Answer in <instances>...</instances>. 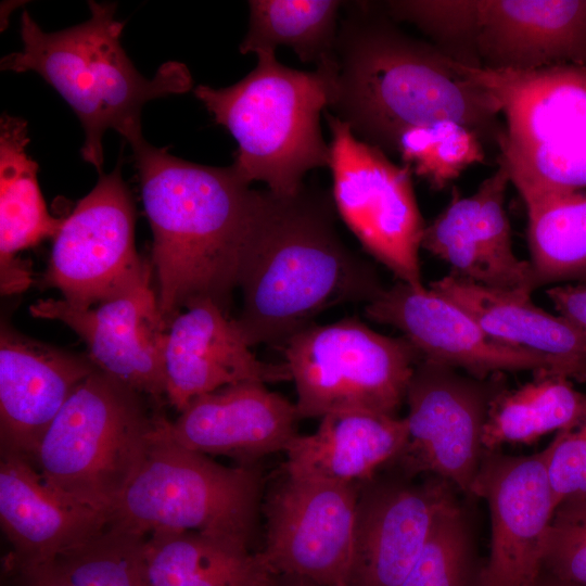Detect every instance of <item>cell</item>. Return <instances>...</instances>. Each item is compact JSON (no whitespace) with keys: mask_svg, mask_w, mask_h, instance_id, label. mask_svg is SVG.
<instances>
[{"mask_svg":"<svg viewBox=\"0 0 586 586\" xmlns=\"http://www.w3.org/2000/svg\"><path fill=\"white\" fill-rule=\"evenodd\" d=\"M27 124L0 118V286L3 295L31 283L30 269L18 253L54 238L63 219L52 217L40 191L38 165L26 152Z\"/></svg>","mask_w":586,"mask_h":586,"instance_id":"cell-26","label":"cell"},{"mask_svg":"<svg viewBox=\"0 0 586 586\" xmlns=\"http://www.w3.org/2000/svg\"><path fill=\"white\" fill-rule=\"evenodd\" d=\"M429 289L453 302L493 339L549 358L558 375L586 382V333L535 305L532 293L499 290L451 275Z\"/></svg>","mask_w":586,"mask_h":586,"instance_id":"cell-24","label":"cell"},{"mask_svg":"<svg viewBox=\"0 0 586 586\" xmlns=\"http://www.w3.org/2000/svg\"><path fill=\"white\" fill-rule=\"evenodd\" d=\"M164 365L165 398L178 412L193 398L228 385L291 380L285 362L258 359L233 318L211 301L199 302L171 320Z\"/></svg>","mask_w":586,"mask_h":586,"instance_id":"cell-21","label":"cell"},{"mask_svg":"<svg viewBox=\"0 0 586 586\" xmlns=\"http://www.w3.org/2000/svg\"><path fill=\"white\" fill-rule=\"evenodd\" d=\"M98 368L75 354L0 328V453L36 463L47 430L74 391Z\"/></svg>","mask_w":586,"mask_h":586,"instance_id":"cell-19","label":"cell"},{"mask_svg":"<svg viewBox=\"0 0 586 586\" xmlns=\"http://www.w3.org/2000/svg\"><path fill=\"white\" fill-rule=\"evenodd\" d=\"M29 313L69 327L86 343L87 354L100 371L164 404L167 326L151 280L95 308L48 298L30 305Z\"/></svg>","mask_w":586,"mask_h":586,"instance_id":"cell-17","label":"cell"},{"mask_svg":"<svg viewBox=\"0 0 586 586\" xmlns=\"http://www.w3.org/2000/svg\"><path fill=\"white\" fill-rule=\"evenodd\" d=\"M146 535L114 525L59 560L72 586H150Z\"/></svg>","mask_w":586,"mask_h":586,"instance_id":"cell-32","label":"cell"},{"mask_svg":"<svg viewBox=\"0 0 586 586\" xmlns=\"http://www.w3.org/2000/svg\"><path fill=\"white\" fill-rule=\"evenodd\" d=\"M330 109L359 140L397 154L409 128L457 122L499 146L498 101L429 41L413 38L372 2H353L340 23Z\"/></svg>","mask_w":586,"mask_h":586,"instance_id":"cell-1","label":"cell"},{"mask_svg":"<svg viewBox=\"0 0 586 586\" xmlns=\"http://www.w3.org/2000/svg\"><path fill=\"white\" fill-rule=\"evenodd\" d=\"M256 55V66L240 81L225 88L199 85L194 95L235 139L237 174L291 196L304 187L308 170L330 166L320 117L332 100L336 66L305 72L281 64L275 52Z\"/></svg>","mask_w":586,"mask_h":586,"instance_id":"cell-5","label":"cell"},{"mask_svg":"<svg viewBox=\"0 0 586 586\" xmlns=\"http://www.w3.org/2000/svg\"><path fill=\"white\" fill-rule=\"evenodd\" d=\"M359 487L283 471L262 504L266 535L259 551L271 571L346 586Z\"/></svg>","mask_w":586,"mask_h":586,"instance_id":"cell-13","label":"cell"},{"mask_svg":"<svg viewBox=\"0 0 586 586\" xmlns=\"http://www.w3.org/2000/svg\"><path fill=\"white\" fill-rule=\"evenodd\" d=\"M296 405L266 384L243 382L193 398L168 421L167 432L179 445L207 456H228L240 464H256L285 451L298 434Z\"/></svg>","mask_w":586,"mask_h":586,"instance_id":"cell-20","label":"cell"},{"mask_svg":"<svg viewBox=\"0 0 586 586\" xmlns=\"http://www.w3.org/2000/svg\"><path fill=\"white\" fill-rule=\"evenodd\" d=\"M586 416V394L572 380L537 374L517 390L501 391L492 402L483 430L485 450L528 445L542 436L578 425Z\"/></svg>","mask_w":586,"mask_h":586,"instance_id":"cell-29","label":"cell"},{"mask_svg":"<svg viewBox=\"0 0 586 586\" xmlns=\"http://www.w3.org/2000/svg\"><path fill=\"white\" fill-rule=\"evenodd\" d=\"M483 144L468 127L444 119L407 129L397 154L432 189L441 190L466 168L484 161Z\"/></svg>","mask_w":586,"mask_h":586,"instance_id":"cell-33","label":"cell"},{"mask_svg":"<svg viewBox=\"0 0 586 586\" xmlns=\"http://www.w3.org/2000/svg\"><path fill=\"white\" fill-rule=\"evenodd\" d=\"M543 570L586 586V497L561 501L547 533Z\"/></svg>","mask_w":586,"mask_h":586,"instance_id":"cell-35","label":"cell"},{"mask_svg":"<svg viewBox=\"0 0 586 586\" xmlns=\"http://www.w3.org/2000/svg\"><path fill=\"white\" fill-rule=\"evenodd\" d=\"M483 565L468 509L457 500L436 517L400 586H481Z\"/></svg>","mask_w":586,"mask_h":586,"instance_id":"cell-31","label":"cell"},{"mask_svg":"<svg viewBox=\"0 0 586 586\" xmlns=\"http://www.w3.org/2000/svg\"><path fill=\"white\" fill-rule=\"evenodd\" d=\"M90 17L47 33L27 11L21 17L22 49L1 59L2 71L35 72L52 86L84 129L81 156L103 174L102 138L114 129L129 144L143 138L141 111L151 100L186 93L193 80L180 62L162 64L152 79L141 75L120 43L125 24L116 4L89 1Z\"/></svg>","mask_w":586,"mask_h":586,"instance_id":"cell-4","label":"cell"},{"mask_svg":"<svg viewBox=\"0 0 586 586\" xmlns=\"http://www.w3.org/2000/svg\"><path fill=\"white\" fill-rule=\"evenodd\" d=\"M152 235L160 314L167 326L202 301L226 315L239 288L262 190L229 167L171 155L144 138L130 144Z\"/></svg>","mask_w":586,"mask_h":586,"instance_id":"cell-2","label":"cell"},{"mask_svg":"<svg viewBox=\"0 0 586 586\" xmlns=\"http://www.w3.org/2000/svg\"><path fill=\"white\" fill-rule=\"evenodd\" d=\"M335 214L330 195L305 184L291 196L262 190L233 318L249 346L282 347L322 311L383 291L375 268L341 239Z\"/></svg>","mask_w":586,"mask_h":586,"instance_id":"cell-3","label":"cell"},{"mask_svg":"<svg viewBox=\"0 0 586 586\" xmlns=\"http://www.w3.org/2000/svg\"><path fill=\"white\" fill-rule=\"evenodd\" d=\"M162 408L97 369L47 430L35 467L47 484L110 518L145 460Z\"/></svg>","mask_w":586,"mask_h":586,"instance_id":"cell-6","label":"cell"},{"mask_svg":"<svg viewBox=\"0 0 586 586\" xmlns=\"http://www.w3.org/2000/svg\"><path fill=\"white\" fill-rule=\"evenodd\" d=\"M282 348L301 419L348 410L397 416L422 359L405 336L381 334L356 317L313 323Z\"/></svg>","mask_w":586,"mask_h":586,"instance_id":"cell-9","label":"cell"},{"mask_svg":"<svg viewBox=\"0 0 586 586\" xmlns=\"http://www.w3.org/2000/svg\"><path fill=\"white\" fill-rule=\"evenodd\" d=\"M412 479L378 473L360 484L346 586H400L436 517L459 500L458 491L441 477Z\"/></svg>","mask_w":586,"mask_h":586,"instance_id":"cell-15","label":"cell"},{"mask_svg":"<svg viewBox=\"0 0 586 586\" xmlns=\"http://www.w3.org/2000/svg\"><path fill=\"white\" fill-rule=\"evenodd\" d=\"M481 68L586 69V0H479Z\"/></svg>","mask_w":586,"mask_h":586,"instance_id":"cell-23","label":"cell"},{"mask_svg":"<svg viewBox=\"0 0 586 586\" xmlns=\"http://www.w3.org/2000/svg\"><path fill=\"white\" fill-rule=\"evenodd\" d=\"M534 586H579L563 579H560L547 571L543 570Z\"/></svg>","mask_w":586,"mask_h":586,"instance_id":"cell-40","label":"cell"},{"mask_svg":"<svg viewBox=\"0 0 586 586\" xmlns=\"http://www.w3.org/2000/svg\"><path fill=\"white\" fill-rule=\"evenodd\" d=\"M331 132L332 199L362 249L412 288H425L419 250L425 229L411 169L359 140L349 126L323 112Z\"/></svg>","mask_w":586,"mask_h":586,"instance_id":"cell-10","label":"cell"},{"mask_svg":"<svg viewBox=\"0 0 586 586\" xmlns=\"http://www.w3.org/2000/svg\"><path fill=\"white\" fill-rule=\"evenodd\" d=\"M379 5L394 22L416 26L450 61L466 67H481L479 0H396Z\"/></svg>","mask_w":586,"mask_h":586,"instance_id":"cell-34","label":"cell"},{"mask_svg":"<svg viewBox=\"0 0 586 586\" xmlns=\"http://www.w3.org/2000/svg\"><path fill=\"white\" fill-rule=\"evenodd\" d=\"M535 288L586 283V192L519 191Z\"/></svg>","mask_w":586,"mask_h":586,"instance_id":"cell-28","label":"cell"},{"mask_svg":"<svg viewBox=\"0 0 586 586\" xmlns=\"http://www.w3.org/2000/svg\"><path fill=\"white\" fill-rule=\"evenodd\" d=\"M550 444L528 456L485 450L473 498L486 501L489 553L481 586H534L543 571L547 533L556 510L548 475Z\"/></svg>","mask_w":586,"mask_h":586,"instance_id":"cell-14","label":"cell"},{"mask_svg":"<svg viewBox=\"0 0 586 586\" xmlns=\"http://www.w3.org/2000/svg\"><path fill=\"white\" fill-rule=\"evenodd\" d=\"M7 566L15 586H72L59 560L27 566L8 563Z\"/></svg>","mask_w":586,"mask_h":586,"instance_id":"cell-38","label":"cell"},{"mask_svg":"<svg viewBox=\"0 0 586 586\" xmlns=\"http://www.w3.org/2000/svg\"><path fill=\"white\" fill-rule=\"evenodd\" d=\"M164 416L110 525L142 535L196 532L251 546L263 504L256 464L227 467L176 443Z\"/></svg>","mask_w":586,"mask_h":586,"instance_id":"cell-7","label":"cell"},{"mask_svg":"<svg viewBox=\"0 0 586 586\" xmlns=\"http://www.w3.org/2000/svg\"><path fill=\"white\" fill-rule=\"evenodd\" d=\"M150 586H271L275 573L260 551L196 532L146 535Z\"/></svg>","mask_w":586,"mask_h":586,"instance_id":"cell-27","label":"cell"},{"mask_svg":"<svg viewBox=\"0 0 586 586\" xmlns=\"http://www.w3.org/2000/svg\"><path fill=\"white\" fill-rule=\"evenodd\" d=\"M337 0H251L249 28L239 46L242 54L276 52L280 46L294 51L304 63L335 66Z\"/></svg>","mask_w":586,"mask_h":586,"instance_id":"cell-30","label":"cell"},{"mask_svg":"<svg viewBox=\"0 0 586 586\" xmlns=\"http://www.w3.org/2000/svg\"><path fill=\"white\" fill-rule=\"evenodd\" d=\"M271 586H319L310 581L286 574H276Z\"/></svg>","mask_w":586,"mask_h":586,"instance_id":"cell-39","label":"cell"},{"mask_svg":"<svg viewBox=\"0 0 586 586\" xmlns=\"http://www.w3.org/2000/svg\"><path fill=\"white\" fill-rule=\"evenodd\" d=\"M549 444L548 475L556 505L586 497V416L575 428L558 432Z\"/></svg>","mask_w":586,"mask_h":586,"instance_id":"cell-36","label":"cell"},{"mask_svg":"<svg viewBox=\"0 0 586 586\" xmlns=\"http://www.w3.org/2000/svg\"><path fill=\"white\" fill-rule=\"evenodd\" d=\"M460 68L499 103L505 133L498 161L518 192L586 188L585 68Z\"/></svg>","mask_w":586,"mask_h":586,"instance_id":"cell-8","label":"cell"},{"mask_svg":"<svg viewBox=\"0 0 586 586\" xmlns=\"http://www.w3.org/2000/svg\"><path fill=\"white\" fill-rule=\"evenodd\" d=\"M546 295L560 316L586 333V283L553 285Z\"/></svg>","mask_w":586,"mask_h":586,"instance_id":"cell-37","label":"cell"},{"mask_svg":"<svg viewBox=\"0 0 586 586\" xmlns=\"http://www.w3.org/2000/svg\"><path fill=\"white\" fill-rule=\"evenodd\" d=\"M408 442L406 418L365 410L332 412L285 449L291 475L360 485L392 464Z\"/></svg>","mask_w":586,"mask_h":586,"instance_id":"cell-25","label":"cell"},{"mask_svg":"<svg viewBox=\"0 0 586 586\" xmlns=\"http://www.w3.org/2000/svg\"><path fill=\"white\" fill-rule=\"evenodd\" d=\"M136 211L120 162L63 219L41 283L68 304L90 308L151 280L135 243Z\"/></svg>","mask_w":586,"mask_h":586,"instance_id":"cell-11","label":"cell"},{"mask_svg":"<svg viewBox=\"0 0 586 586\" xmlns=\"http://www.w3.org/2000/svg\"><path fill=\"white\" fill-rule=\"evenodd\" d=\"M365 314L399 330L422 359L475 378L518 371L557 374L549 358L491 337L464 310L426 286L398 281L366 304Z\"/></svg>","mask_w":586,"mask_h":586,"instance_id":"cell-16","label":"cell"},{"mask_svg":"<svg viewBox=\"0 0 586 586\" xmlns=\"http://www.w3.org/2000/svg\"><path fill=\"white\" fill-rule=\"evenodd\" d=\"M505 388L502 373L480 379L421 359L406 394L408 442L392 464L409 477H441L473 498L485 453L484 424L492 402Z\"/></svg>","mask_w":586,"mask_h":586,"instance_id":"cell-12","label":"cell"},{"mask_svg":"<svg viewBox=\"0 0 586 586\" xmlns=\"http://www.w3.org/2000/svg\"><path fill=\"white\" fill-rule=\"evenodd\" d=\"M510 182L506 165L484 179L477 190L462 196L454 189L447 206L425 227L422 247L450 267L454 277L499 289L532 293L530 262L515 255L505 209Z\"/></svg>","mask_w":586,"mask_h":586,"instance_id":"cell-18","label":"cell"},{"mask_svg":"<svg viewBox=\"0 0 586 586\" xmlns=\"http://www.w3.org/2000/svg\"><path fill=\"white\" fill-rule=\"evenodd\" d=\"M109 522L107 514L47 484L28 460L1 453L0 523L12 546L7 563L54 562L101 533Z\"/></svg>","mask_w":586,"mask_h":586,"instance_id":"cell-22","label":"cell"}]
</instances>
